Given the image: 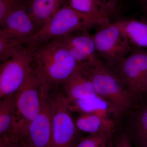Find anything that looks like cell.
<instances>
[{
    "label": "cell",
    "mask_w": 147,
    "mask_h": 147,
    "mask_svg": "<svg viewBox=\"0 0 147 147\" xmlns=\"http://www.w3.org/2000/svg\"><path fill=\"white\" fill-rule=\"evenodd\" d=\"M86 69L96 94L109 102L117 113L131 108L135 98L112 68L100 59Z\"/></svg>",
    "instance_id": "3"
},
{
    "label": "cell",
    "mask_w": 147,
    "mask_h": 147,
    "mask_svg": "<svg viewBox=\"0 0 147 147\" xmlns=\"http://www.w3.org/2000/svg\"><path fill=\"white\" fill-rule=\"evenodd\" d=\"M74 10L86 17L92 24L105 26L110 24L107 14L96 0H68Z\"/></svg>",
    "instance_id": "14"
},
{
    "label": "cell",
    "mask_w": 147,
    "mask_h": 147,
    "mask_svg": "<svg viewBox=\"0 0 147 147\" xmlns=\"http://www.w3.org/2000/svg\"><path fill=\"white\" fill-rule=\"evenodd\" d=\"M131 46L147 49V24L135 20L120 21Z\"/></svg>",
    "instance_id": "17"
},
{
    "label": "cell",
    "mask_w": 147,
    "mask_h": 147,
    "mask_svg": "<svg viewBox=\"0 0 147 147\" xmlns=\"http://www.w3.org/2000/svg\"><path fill=\"white\" fill-rule=\"evenodd\" d=\"M33 52L28 47L0 66V98L17 92L32 73V57Z\"/></svg>",
    "instance_id": "7"
},
{
    "label": "cell",
    "mask_w": 147,
    "mask_h": 147,
    "mask_svg": "<svg viewBox=\"0 0 147 147\" xmlns=\"http://www.w3.org/2000/svg\"><path fill=\"white\" fill-rule=\"evenodd\" d=\"M108 142L105 143V144H104L102 146V147H108Z\"/></svg>",
    "instance_id": "29"
},
{
    "label": "cell",
    "mask_w": 147,
    "mask_h": 147,
    "mask_svg": "<svg viewBox=\"0 0 147 147\" xmlns=\"http://www.w3.org/2000/svg\"><path fill=\"white\" fill-rule=\"evenodd\" d=\"M68 0H30L28 9L35 21L42 28Z\"/></svg>",
    "instance_id": "13"
},
{
    "label": "cell",
    "mask_w": 147,
    "mask_h": 147,
    "mask_svg": "<svg viewBox=\"0 0 147 147\" xmlns=\"http://www.w3.org/2000/svg\"><path fill=\"white\" fill-rule=\"evenodd\" d=\"M144 93L146 94H147V77L146 79V82H145L144 86Z\"/></svg>",
    "instance_id": "27"
},
{
    "label": "cell",
    "mask_w": 147,
    "mask_h": 147,
    "mask_svg": "<svg viewBox=\"0 0 147 147\" xmlns=\"http://www.w3.org/2000/svg\"><path fill=\"white\" fill-rule=\"evenodd\" d=\"M145 11L147 14V0H141Z\"/></svg>",
    "instance_id": "26"
},
{
    "label": "cell",
    "mask_w": 147,
    "mask_h": 147,
    "mask_svg": "<svg viewBox=\"0 0 147 147\" xmlns=\"http://www.w3.org/2000/svg\"><path fill=\"white\" fill-rule=\"evenodd\" d=\"M16 93L1 99L0 134L4 136L10 130L13 122Z\"/></svg>",
    "instance_id": "18"
},
{
    "label": "cell",
    "mask_w": 147,
    "mask_h": 147,
    "mask_svg": "<svg viewBox=\"0 0 147 147\" xmlns=\"http://www.w3.org/2000/svg\"><path fill=\"white\" fill-rule=\"evenodd\" d=\"M59 38L67 46L82 53L94 62L100 59L96 53L93 36L86 31L80 34L72 33Z\"/></svg>",
    "instance_id": "15"
},
{
    "label": "cell",
    "mask_w": 147,
    "mask_h": 147,
    "mask_svg": "<svg viewBox=\"0 0 147 147\" xmlns=\"http://www.w3.org/2000/svg\"><path fill=\"white\" fill-rule=\"evenodd\" d=\"M32 72L41 84H62L82 67L74 59L60 38L53 40L34 51Z\"/></svg>",
    "instance_id": "1"
},
{
    "label": "cell",
    "mask_w": 147,
    "mask_h": 147,
    "mask_svg": "<svg viewBox=\"0 0 147 147\" xmlns=\"http://www.w3.org/2000/svg\"><path fill=\"white\" fill-rule=\"evenodd\" d=\"M79 131L89 134L105 132L112 134L115 124L109 116L94 113L80 114L75 121Z\"/></svg>",
    "instance_id": "12"
},
{
    "label": "cell",
    "mask_w": 147,
    "mask_h": 147,
    "mask_svg": "<svg viewBox=\"0 0 147 147\" xmlns=\"http://www.w3.org/2000/svg\"><path fill=\"white\" fill-rule=\"evenodd\" d=\"M69 109L80 114L94 113L109 116L117 113L112 105L98 95L69 102Z\"/></svg>",
    "instance_id": "16"
},
{
    "label": "cell",
    "mask_w": 147,
    "mask_h": 147,
    "mask_svg": "<svg viewBox=\"0 0 147 147\" xmlns=\"http://www.w3.org/2000/svg\"><path fill=\"white\" fill-rule=\"evenodd\" d=\"M111 135L105 132L89 134L78 142L75 147H102L108 142Z\"/></svg>",
    "instance_id": "21"
},
{
    "label": "cell",
    "mask_w": 147,
    "mask_h": 147,
    "mask_svg": "<svg viewBox=\"0 0 147 147\" xmlns=\"http://www.w3.org/2000/svg\"><path fill=\"white\" fill-rule=\"evenodd\" d=\"M40 82L32 72L16 92L13 122L4 136L17 141L26 142L30 124L39 113L41 106Z\"/></svg>",
    "instance_id": "2"
},
{
    "label": "cell",
    "mask_w": 147,
    "mask_h": 147,
    "mask_svg": "<svg viewBox=\"0 0 147 147\" xmlns=\"http://www.w3.org/2000/svg\"><path fill=\"white\" fill-rule=\"evenodd\" d=\"M94 26L86 17L66 3L37 33L26 41L33 52L53 40L84 31Z\"/></svg>",
    "instance_id": "4"
},
{
    "label": "cell",
    "mask_w": 147,
    "mask_h": 147,
    "mask_svg": "<svg viewBox=\"0 0 147 147\" xmlns=\"http://www.w3.org/2000/svg\"><path fill=\"white\" fill-rule=\"evenodd\" d=\"M103 11L107 14L108 10H113L115 6L117 0H96Z\"/></svg>",
    "instance_id": "25"
},
{
    "label": "cell",
    "mask_w": 147,
    "mask_h": 147,
    "mask_svg": "<svg viewBox=\"0 0 147 147\" xmlns=\"http://www.w3.org/2000/svg\"><path fill=\"white\" fill-rule=\"evenodd\" d=\"M115 67L116 73L135 98L144 93L147 77V49L133 50Z\"/></svg>",
    "instance_id": "8"
},
{
    "label": "cell",
    "mask_w": 147,
    "mask_h": 147,
    "mask_svg": "<svg viewBox=\"0 0 147 147\" xmlns=\"http://www.w3.org/2000/svg\"><path fill=\"white\" fill-rule=\"evenodd\" d=\"M62 84L69 102L97 95L88 73L83 67L74 72Z\"/></svg>",
    "instance_id": "11"
},
{
    "label": "cell",
    "mask_w": 147,
    "mask_h": 147,
    "mask_svg": "<svg viewBox=\"0 0 147 147\" xmlns=\"http://www.w3.org/2000/svg\"><path fill=\"white\" fill-rule=\"evenodd\" d=\"M52 131L49 147H75L79 131L69 109L65 95L58 94L50 98Z\"/></svg>",
    "instance_id": "6"
},
{
    "label": "cell",
    "mask_w": 147,
    "mask_h": 147,
    "mask_svg": "<svg viewBox=\"0 0 147 147\" xmlns=\"http://www.w3.org/2000/svg\"><path fill=\"white\" fill-rule=\"evenodd\" d=\"M115 147H133L130 135L126 133H122L119 135L116 140Z\"/></svg>",
    "instance_id": "23"
},
{
    "label": "cell",
    "mask_w": 147,
    "mask_h": 147,
    "mask_svg": "<svg viewBox=\"0 0 147 147\" xmlns=\"http://www.w3.org/2000/svg\"><path fill=\"white\" fill-rule=\"evenodd\" d=\"M131 127L137 146L147 143V104L139 107L131 119Z\"/></svg>",
    "instance_id": "19"
},
{
    "label": "cell",
    "mask_w": 147,
    "mask_h": 147,
    "mask_svg": "<svg viewBox=\"0 0 147 147\" xmlns=\"http://www.w3.org/2000/svg\"><path fill=\"white\" fill-rule=\"evenodd\" d=\"M0 147H29L25 142H16L11 139L1 138Z\"/></svg>",
    "instance_id": "24"
},
{
    "label": "cell",
    "mask_w": 147,
    "mask_h": 147,
    "mask_svg": "<svg viewBox=\"0 0 147 147\" xmlns=\"http://www.w3.org/2000/svg\"><path fill=\"white\" fill-rule=\"evenodd\" d=\"M138 147H147V143L137 146Z\"/></svg>",
    "instance_id": "28"
},
{
    "label": "cell",
    "mask_w": 147,
    "mask_h": 147,
    "mask_svg": "<svg viewBox=\"0 0 147 147\" xmlns=\"http://www.w3.org/2000/svg\"><path fill=\"white\" fill-rule=\"evenodd\" d=\"M28 6L11 11L0 23V37L12 38L26 42L39 31L41 27L32 17Z\"/></svg>",
    "instance_id": "10"
},
{
    "label": "cell",
    "mask_w": 147,
    "mask_h": 147,
    "mask_svg": "<svg viewBox=\"0 0 147 147\" xmlns=\"http://www.w3.org/2000/svg\"><path fill=\"white\" fill-rule=\"evenodd\" d=\"M50 87L41 84L40 87L41 106L39 113L30 124L26 142L29 147H49L52 131Z\"/></svg>",
    "instance_id": "9"
},
{
    "label": "cell",
    "mask_w": 147,
    "mask_h": 147,
    "mask_svg": "<svg viewBox=\"0 0 147 147\" xmlns=\"http://www.w3.org/2000/svg\"><path fill=\"white\" fill-rule=\"evenodd\" d=\"M93 36L98 56L110 68L115 67L133 50L121 21L105 26Z\"/></svg>",
    "instance_id": "5"
},
{
    "label": "cell",
    "mask_w": 147,
    "mask_h": 147,
    "mask_svg": "<svg viewBox=\"0 0 147 147\" xmlns=\"http://www.w3.org/2000/svg\"><path fill=\"white\" fill-rule=\"evenodd\" d=\"M27 47L26 42L12 38L0 37V61L9 59Z\"/></svg>",
    "instance_id": "20"
},
{
    "label": "cell",
    "mask_w": 147,
    "mask_h": 147,
    "mask_svg": "<svg viewBox=\"0 0 147 147\" xmlns=\"http://www.w3.org/2000/svg\"><path fill=\"white\" fill-rule=\"evenodd\" d=\"M30 0H0V23L11 11L28 5Z\"/></svg>",
    "instance_id": "22"
}]
</instances>
